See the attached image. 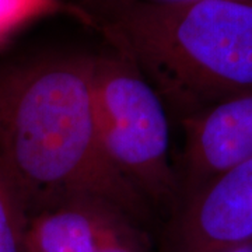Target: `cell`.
<instances>
[{
  "label": "cell",
  "mask_w": 252,
  "mask_h": 252,
  "mask_svg": "<svg viewBox=\"0 0 252 252\" xmlns=\"http://www.w3.org/2000/svg\"><path fill=\"white\" fill-rule=\"evenodd\" d=\"M93 107L99 142L118 174L149 205L178 203L168 107L143 74L119 54L94 56Z\"/></svg>",
  "instance_id": "3957f363"
},
{
  "label": "cell",
  "mask_w": 252,
  "mask_h": 252,
  "mask_svg": "<svg viewBox=\"0 0 252 252\" xmlns=\"http://www.w3.org/2000/svg\"><path fill=\"white\" fill-rule=\"evenodd\" d=\"M223 252H252V241L241 244V245H238V247H234V248H231V250H227V251Z\"/></svg>",
  "instance_id": "30bf717a"
},
{
  "label": "cell",
  "mask_w": 252,
  "mask_h": 252,
  "mask_svg": "<svg viewBox=\"0 0 252 252\" xmlns=\"http://www.w3.org/2000/svg\"><path fill=\"white\" fill-rule=\"evenodd\" d=\"M180 205L215 177L252 157V91L182 118Z\"/></svg>",
  "instance_id": "8992f818"
},
{
  "label": "cell",
  "mask_w": 252,
  "mask_h": 252,
  "mask_svg": "<svg viewBox=\"0 0 252 252\" xmlns=\"http://www.w3.org/2000/svg\"><path fill=\"white\" fill-rule=\"evenodd\" d=\"M27 252H156L149 224L101 199H76L28 216Z\"/></svg>",
  "instance_id": "277c9868"
},
{
  "label": "cell",
  "mask_w": 252,
  "mask_h": 252,
  "mask_svg": "<svg viewBox=\"0 0 252 252\" xmlns=\"http://www.w3.org/2000/svg\"><path fill=\"white\" fill-rule=\"evenodd\" d=\"M61 10L58 0H0V42L30 20Z\"/></svg>",
  "instance_id": "ba28073f"
},
{
  "label": "cell",
  "mask_w": 252,
  "mask_h": 252,
  "mask_svg": "<svg viewBox=\"0 0 252 252\" xmlns=\"http://www.w3.org/2000/svg\"><path fill=\"white\" fill-rule=\"evenodd\" d=\"M104 4H119V3H149V4H175V3H190V1H202V0H102ZM252 1V0H241Z\"/></svg>",
  "instance_id": "9c48e42d"
},
{
  "label": "cell",
  "mask_w": 252,
  "mask_h": 252,
  "mask_svg": "<svg viewBox=\"0 0 252 252\" xmlns=\"http://www.w3.org/2000/svg\"><path fill=\"white\" fill-rule=\"evenodd\" d=\"M101 24L181 119L252 91V1L107 4Z\"/></svg>",
  "instance_id": "7a4b0ae2"
},
{
  "label": "cell",
  "mask_w": 252,
  "mask_h": 252,
  "mask_svg": "<svg viewBox=\"0 0 252 252\" xmlns=\"http://www.w3.org/2000/svg\"><path fill=\"white\" fill-rule=\"evenodd\" d=\"M94 56H59L0 70V171L27 216L101 199L150 223L152 206L104 153L93 107Z\"/></svg>",
  "instance_id": "6da1fadb"
},
{
  "label": "cell",
  "mask_w": 252,
  "mask_h": 252,
  "mask_svg": "<svg viewBox=\"0 0 252 252\" xmlns=\"http://www.w3.org/2000/svg\"><path fill=\"white\" fill-rule=\"evenodd\" d=\"M252 241V157L177 207L162 252H223Z\"/></svg>",
  "instance_id": "5b68a950"
},
{
  "label": "cell",
  "mask_w": 252,
  "mask_h": 252,
  "mask_svg": "<svg viewBox=\"0 0 252 252\" xmlns=\"http://www.w3.org/2000/svg\"><path fill=\"white\" fill-rule=\"evenodd\" d=\"M27 212L0 171V252H27Z\"/></svg>",
  "instance_id": "52a82bcc"
}]
</instances>
